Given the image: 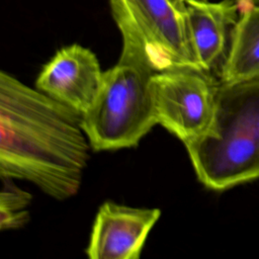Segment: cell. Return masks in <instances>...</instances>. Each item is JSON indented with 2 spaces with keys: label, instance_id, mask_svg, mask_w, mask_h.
<instances>
[{
  "label": "cell",
  "instance_id": "cell-1",
  "mask_svg": "<svg viewBox=\"0 0 259 259\" xmlns=\"http://www.w3.org/2000/svg\"><path fill=\"white\" fill-rule=\"evenodd\" d=\"M90 149L81 113L1 72V176L64 200L78 192Z\"/></svg>",
  "mask_w": 259,
  "mask_h": 259
},
{
  "label": "cell",
  "instance_id": "cell-2",
  "mask_svg": "<svg viewBox=\"0 0 259 259\" xmlns=\"http://www.w3.org/2000/svg\"><path fill=\"white\" fill-rule=\"evenodd\" d=\"M197 179L224 191L259 178V76L218 84L211 120L184 144Z\"/></svg>",
  "mask_w": 259,
  "mask_h": 259
},
{
  "label": "cell",
  "instance_id": "cell-3",
  "mask_svg": "<svg viewBox=\"0 0 259 259\" xmlns=\"http://www.w3.org/2000/svg\"><path fill=\"white\" fill-rule=\"evenodd\" d=\"M153 71L119 58L103 72L98 93L82 114V125L93 151L133 148L157 124L149 82Z\"/></svg>",
  "mask_w": 259,
  "mask_h": 259
},
{
  "label": "cell",
  "instance_id": "cell-4",
  "mask_svg": "<svg viewBox=\"0 0 259 259\" xmlns=\"http://www.w3.org/2000/svg\"><path fill=\"white\" fill-rule=\"evenodd\" d=\"M120 32L119 58L154 73L179 68L199 69L191 48L184 3L173 0H109Z\"/></svg>",
  "mask_w": 259,
  "mask_h": 259
},
{
  "label": "cell",
  "instance_id": "cell-5",
  "mask_svg": "<svg viewBox=\"0 0 259 259\" xmlns=\"http://www.w3.org/2000/svg\"><path fill=\"white\" fill-rule=\"evenodd\" d=\"M217 88L207 72L198 69L154 73L149 91L156 123L183 144L199 137L211 120Z\"/></svg>",
  "mask_w": 259,
  "mask_h": 259
},
{
  "label": "cell",
  "instance_id": "cell-6",
  "mask_svg": "<svg viewBox=\"0 0 259 259\" xmlns=\"http://www.w3.org/2000/svg\"><path fill=\"white\" fill-rule=\"evenodd\" d=\"M102 78L96 55L88 48L72 44L58 50L44 65L35 88L84 114L93 103Z\"/></svg>",
  "mask_w": 259,
  "mask_h": 259
},
{
  "label": "cell",
  "instance_id": "cell-7",
  "mask_svg": "<svg viewBox=\"0 0 259 259\" xmlns=\"http://www.w3.org/2000/svg\"><path fill=\"white\" fill-rule=\"evenodd\" d=\"M161 215L159 208L133 207L103 202L95 215L85 253L90 259H138L151 230Z\"/></svg>",
  "mask_w": 259,
  "mask_h": 259
},
{
  "label": "cell",
  "instance_id": "cell-8",
  "mask_svg": "<svg viewBox=\"0 0 259 259\" xmlns=\"http://www.w3.org/2000/svg\"><path fill=\"white\" fill-rule=\"evenodd\" d=\"M184 6L195 61L208 72L226 50L229 29L239 17L238 5L234 0H186Z\"/></svg>",
  "mask_w": 259,
  "mask_h": 259
},
{
  "label": "cell",
  "instance_id": "cell-9",
  "mask_svg": "<svg viewBox=\"0 0 259 259\" xmlns=\"http://www.w3.org/2000/svg\"><path fill=\"white\" fill-rule=\"evenodd\" d=\"M230 36L229 51L222 66L221 82L259 76V5L239 12Z\"/></svg>",
  "mask_w": 259,
  "mask_h": 259
},
{
  "label": "cell",
  "instance_id": "cell-10",
  "mask_svg": "<svg viewBox=\"0 0 259 259\" xmlns=\"http://www.w3.org/2000/svg\"><path fill=\"white\" fill-rule=\"evenodd\" d=\"M0 227L1 230H12L23 227L29 220L27 205L31 201L29 192L19 188L13 178L1 176Z\"/></svg>",
  "mask_w": 259,
  "mask_h": 259
},
{
  "label": "cell",
  "instance_id": "cell-11",
  "mask_svg": "<svg viewBox=\"0 0 259 259\" xmlns=\"http://www.w3.org/2000/svg\"><path fill=\"white\" fill-rule=\"evenodd\" d=\"M239 8V12L247 7L259 5V0H234Z\"/></svg>",
  "mask_w": 259,
  "mask_h": 259
},
{
  "label": "cell",
  "instance_id": "cell-12",
  "mask_svg": "<svg viewBox=\"0 0 259 259\" xmlns=\"http://www.w3.org/2000/svg\"><path fill=\"white\" fill-rule=\"evenodd\" d=\"M174 2H176V3H179V4H182V2L180 1V0H173Z\"/></svg>",
  "mask_w": 259,
  "mask_h": 259
},
{
  "label": "cell",
  "instance_id": "cell-13",
  "mask_svg": "<svg viewBox=\"0 0 259 259\" xmlns=\"http://www.w3.org/2000/svg\"><path fill=\"white\" fill-rule=\"evenodd\" d=\"M180 1H181V2H182V3H184V2H185V1H186V0H180Z\"/></svg>",
  "mask_w": 259,
  "mask_h": 259
}]
</instances>
